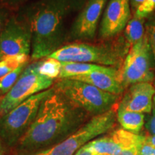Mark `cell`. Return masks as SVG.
<instances>
[{"mask_svg":"<svg viewBox=\"0 0 155 155\" xmlns=\"http://www.w3.org/2000/svg\"><path fill=\"white\" fill-rule=\"evenodd\" d=\"M145 139H142L139 142L135 143L131 145H129L127 147H124V149L120 151L119 153H117L116 155H140V148L141 144H142L143 141Z\"/></svg>","mask_w":155,"mask_h":155,"instance_id":"603a6c76","label":"cell"},{"mask_svg":"<svg viewBox=\"0 0 155 155\" xmlns=\"http://www.w3.org/2000/svg\"><path fill=\"white\" fill-rule=\"evenodd\" d=\"M116 119L122 129L134 134H139L145 124L144 114L127 111L120 107L116 111Z\"/></svg>","mask_w":155,"mask_h":155,"instance_id":"2e32d148","label":"cell"},{"mask_svg":"<svg viewBox=\"0 0 155 155\" xmlns=\"http://www.w3.org/2000/svg\"><path fill=\"white\" fill-rule=\"evenodd\" d=\"M144 138V136L134 134L121 128L97 137L86 144L98 155H116L124 147L139 142Z\"/></svg>","mask_w":155,"mask_h":155,"instance_id":"7c38bea8","label":"cell"},{"mask_svg":"<svg viewBox=\"0 0 155 155\" xmlns=\"http://www.w3.org/2000/svg\"><path fill=\"white\" fill-rule=\"evenodd\" d=\"M107 1L87 0L71 25L68 41H83L94 38L98 21Z\"/></svg>","mask_w":155,"mask_h":155,"instance_id":"30bf717a","label":"cell"},{"mask_svg":"<svg viewBox=\"0 0 155 155\" xmlns=\"http://www.w3.org/2000/svg\"><path fill=\"white\" fill-rule=\"evenodd\" d=\"M144 0H130V4L134 9H137L141 4L144 2Z\"/></svg>","mask_w":155,"mask_h":155,"instance_id":"83f0119b","label":"cell"},{"mask_svg":"<svg viewBox=\"0 0 155 155\" xmlns=\"http://www.w3.org/2000/svg\"><path fill=\"white\" fill-rule=\"evenodd\" d=\"M0 155H4V152H3V150H2V147L1 142H0Z\"/></svg>","mask_w":155,"mask_h":155,"instance_id":"4dcf8cb0","label":"cell"},{"mask_svg":"<svg viewBox=\"0 0 155 155\" xmlns=\"http://www.w3.org/2000/svg\"><path fill=\"white\" fill-rule=\"evenodd\" d=\"M10 16V9L9 5H6L2 2H0V33L5 28L6 23Z\"/></svg>","mask_w":155,"mask_h":155,"instance_id":"cb8c5ba5","label":"cell"},{"mask_svg":"<svg viewBox=\"0 0 155 155\" xmlns=\"http://www.w3.org/2000/svg\"><path fill=\"white\" fill-rule=\"evenodd\" d=\"M61 73L58 78H69L91 73L94 71H104L108 73L119 72L116 68L104 66L93 63L64 62L61 63Z\"/></svg>","mask_w":155,"mask_h":155,"instance_id":"9a60e30c","label":"cell"},{"mask_svg":"<svg viewBox=\"0 0 155 155\" xmlns=\"http://www.w3.org/2000/svg\"><path fill=\"white\" fill-rule=\"evenodd\" d=\"M144 126L150 136H155V108H152L151 115L147 119Z\"/></svg>","mask_w":155,"mask_h":155,"instance_id":"d4e9b609","label":"cell"},{"mask_svg":"<svg viewBox=\"0 0 155 155\" xmlns=\"http://www.w3.org/2000/svg\"><path fill=\"white\" fill-rule=\"evenodd\" d=\"M87 0H35L19 12L30 24L31 57L38 61L64 45L73 21Z\"/></svg>","mask_w":155,"mask_h":155,"instance_id":"7a4b0ae2","label":"cell"},{"mask_svg":"<svg viewBox=\"0 0 155 155\" xmlns=\"http://www.w3.org/2000/svg\"><path fill=\"white\" fill-rule=\"evenodd\" d=\"M28 65V63L20 65L14 71L9 73L8 74L0 78V95L1 96L5 95L12 88Z\"/></svg>","mask_w":155,"mask_h":155,"instance_id":"ffe728a7","label":"cell"},{"mask_svg":"<svg viewBox=\"0 0 155 155\" xmlns=\"http://www.w3.org/2000/svg\"><path fill=\"white\" fill-rule=\"evenodd\" d=\"M153 86H154V88H155V81H154V85H153Z\"/></svg>","mask_w":155,"mask_h":155,"instance_id":"d6a6232c","label":"cell"},{"mask_svg":"<svg viewBox=\"0 0 155 155\" xmlns=\"http://www.w3.org/2000/svg\"><path fill=\"white\" fill-rule=\"evenodd\" d=\"M127 53V45L125 44L94 45L78 42L64 45L48 58L61 63H93L116 68L121 65Z\"/></svg>","mask_w":155,"mask_h":155,"instance_id":"3957f363","label":"cell"},{"mask_svg":"<svg viewBox=\"0 0 155 155\" xmlns=\"http://www.w3.org/2000/svg\"><path fill=\"white\" fill-rule=\"evenodd\" d=\"M140 155H155V147L147 142L145 139L141 146Z\"/></svg>","mask_w":155,"mask_h":155,"instance_id":"484cf974","label":"cell"},{"mask_svg":"<svg viewBox=\"0 0 155 155\" xmlns=\"http://www.w3.org/2000/svg\"><path fill=\"white\" fill-rule=\"evenodd\" d=\"M53 87L91 117L111 110L119 98L117 95L73 78L60 79Z\"/></svg>","mask_w":155,"mask_h":155,"instance_id":"277c9868","label":"cell"},{"mask_svg":"<svg viewBox=\"0 0 155 155\" xmlns=\"http://www.w3.org/2000/svg\"><path fill=\"white\" fill-rule=\"evenodd\" d=\"M145 28L152 53L153 61L155 64V15H153L150 17L148 22L145 25Z\"/></svg>","mask_w":155,"mask_h":155,"instance_id":"44dd1931","label":"cell"},{"mask_svg":"<svg viewBox=\"0 0 155 155\" xmlns=\"http://www.w3.org/2000/svg\"><path fill=\"white\" fill-rule=\"evenodd\" d=\"M152 53L147 34L131 45L120 72V79L126 88L137 83H151L154 81Z\"/></svg>","mask_w":155,"mask_h":155,"instance_id":"ba28073f","label":"cell"},{"mask_svg":"<svg viewBox=\"0 0 155 155\" xmlns=\"http://www.w3.org/2000/svg\"><path fill=\"white\" fill-rule=\"evenodd\" d=\"M53 86L31 96L0 117V141L7 147L16 146L35 119L40 104L53 91Z\"/></svg>","mask_w":155,"mask_h":155,"instance_id":"5b68a950","label":"cell"},{"mask_svg":"<svg viewBox=\"0 0 155 155\" xmlns=\"http://www.w3.org/2000/svg\"><path fill=\"white\" fill-rule=\"evenodd\" d=\"M30 55H20L6 58L0 61V78L8 74L20 65L28 63Z\"/></svg>","mask_w":155,"mask_h":155,"instance_id":"d6986e66","label":"cell"},{"mask_svg":"<svg viewBox=\"0 0 155 155\" xmlns=\"http://www.w3.org/2000/svg\"><path fill=\"white\" fill-rule=\"evenodd\" d=\"M69 78L86 82L104 91L117 96H120L124 91L125 89L120 79V72L108 73L104 71H94L88 74Z\"/></svg>","mask_w":155,"mask_h":155,"instance_id":"5bb4252c","label":"cell"},{"mask_svg":"<svg viewBox=\"0 0 155 155\" xmlns=\"http://www.w3.org/2000/svg\"><path fill=\"white\" fill-rule=\"evenodd\" d=\"M31 50L30 24L19 12L12 15L0 33V61L12 56L30 55Z\"/></svg>","mask_w":155,"mask_h":155,"instance_id":"9c48e42d","label":"cell"},{"mask_svg":"<svg viewBox=\"0 0 155 155\" xmlns=\"http://www.w3.org/2000/svg\"><path fill=\"white\" fill-rule=\"evenodd\" d=\"M116 120V112L112 108L93 116L78 130L53 147L32 153H17L16 155H74L89 141L112 130Z\"/></svg>","mask_w":155,"mask_h":155,"instance_id":"8992f818","label":"cell"},{"mask_svg":"<svg viewBox=\"0 0 155 155\" xmlns=\"http://www.w3.org/2000/svg\"><path fill=\"white\" fill-rule=\"evenodd\" d=\"M130 0H109L101 22V38L108 39L117 35L130 20Z\"/></svg>","mask_w":155,"mask_h":155,"instance_id":"8fae6325","label":"cell"},{"mask_svg":"<svg viewBox=\"0 0 155 155\" xmlns=\"http://www.w3.org/2000/svg\"><path fill=\"white\" fill-rule=\"evenodd\" d=\"M155 9V0H144V2L136 9L135 17L145 19L150 17Z\"/></svg>","mask_w":155,"mask_h":155,"instance_id":"7402d4cb","label":"cell"},{"mask_svg":"<svg viewBox=\"0 0 155 155\" xmlns=\"http://www.w3.org/2000/svg\"><path fill=\"white\" fill-rule=\"evenodd\" d=\"M61 67V62L54 58H46V60L40 61L38 67V73L45 77L54 80L59 78Z\"/></svg>","mask_w":155,"mask_h":155,"instance_id":"ac0fdd59","label":"cell"},{"mask_svg":"<svg viewBox=\"0 0 155 155\" xmlns=\"http://www.w3.org/2000/svg\"><path fill=\"white\" fill-rule=\"evenodd\" d=\"M144 19L134 16L128 22L125 28L124 35L127 43L130 45L141 40L146 34Z\"/></svg>","mask_w":155,"mask_h":155,"instance_id":"e0dca14e","label":"cell"},{"mask_svg":"<svg viewBox=\"0 0 155 155\" xmlns=\"http://www.w3.org/2000/svg\"><path fill=\"white\" fill-rule=\"evenodd\" d=\"M145 140L149 144L152 145L153 147H155V136H148L145 137Z\"/></svg>","mask_w":155,"mask_h":155,"instance_id":"f546056e","label":"cell"},{"mask_svg":"<svg viewBox=\"0 0 155 155\" xmlns=\"http://www.w3.org/2000/svg\"><path fill=\"white\" fill-rule=\"evenodd\" d=\"M154 96L155 88L151 83H134L129 86L119 107L127 111L150 114Z\"/></svg>","mask_w":155,"mask_h":155,"instance_id":"4fadbf2b","label":"cell"},{"mask_svg":"<svg viewBox=\"0 0 155 155\" xmlns=\"http://www.w3.org/2000/svg\"><path fill=\"white\" fill-rule=\"evenodd\" d=\"M154 104H155V96L154 97Z\"/></svg>","mask_w":155,"mask_h":155,"instance_id":"1f68e13d","label":"cell"},{"mask_svg":"<svg viewBox=\"0 0 155 155\" xmlns=\"http://www.w3.org/2000/svg\"><path fill=\"white\" fill-rule=\"evenodd\" d=\"M40 61L27 66L10 90L0 98V117L8 113L31 96L53 87L54 80L40 75Z\"/></svg>","mask_w":155,"mask_h":155,"instance_id":"52a82bcc","label":"cell"},{"mask_svg":"<svg viewBox=\"0 0 155 155\" xmlns=\"http://www.w3.org/2000/svg\"><path fill=\"white\" fill-rule=\"evenodd\" d=\"M90 115L54 88L40 104L30 129L16 145L17 153H32L58 144L78 130Z\"/></svg>","mask_w":155,"mask_h":155,"instance_id":"6da1fadb","label":"cell"},{"mask_svg":"<svg viewBox=\"0 0 155 155\" xmlns=\"http://www.w3.org/2000/svg\"><path fill=\"white\" fill-rule=\"evenodd\" d=\"M23 1H26V0H2V2L4 3H5L6 5L10 6V5H16V4H18Z\"/></svg>","mask_w":155,"mask_h":155,"instance_id":"f1b7e54d","label":"cell"},{"mask_svg":"<svg viewBox=\"0 0 155 155\" xmlns=\"http://www.w3.org/2000/svg\"><path fill=\"white\" fill-rule=\"evenodd\" d=\"M74 155H98V154H96V152H94L91 149L89 148L88 145L85 144L84 146H83L81 148L79 149Z\"/></svg>","mask_w":155,"mask_h":155,"instance_id":"4316f807","label":"cell"},{"mask_svg":"<svg viewBox=\"0 0 155 155\" xmlns=\"http://www.w3.org/2000/svg\"><path fill=\"white\" fill-rule=\"evenodd\" d=\"M0 98H1V95H0Z\"/></svg>","mask_w":155,"mask_h":155,"instance_id":"836d02e7","label":"cell"}]
</instances>
